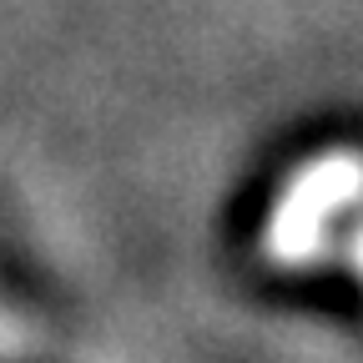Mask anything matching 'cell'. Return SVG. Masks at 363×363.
Returning <instances> with one entry per match:
<instances>
[{
  "mask_svg": "<svg viewBox=\"0 0 363 363\" xmlns=\"http://www.w3.org/2000/svg\"><path fill=\"white\" fill-rule=\"evenodd\" d=\"M358 267H363V233H358Z\"/></svg>",
  "mask_w": 363,
  "mask_h": 363,
  "instance_id": "7a4b0ae2",
  "label": "cell"
},
{
  "mask_svg": "<svg viewBox=\"0 0 363 363\" xmlns=\"http://www.w3.org/2000/svg\"><path fill=\"white\" fill-rule=\"evenodd\" d=\"M358 187H363V167H358L353 157H333V162H323V167H313V172L298 182V192H293V202L283 207V217H278V247H283L288 257L313 252V242H318V233H323L328 212H338Z\"/></svg>",
  "mask_w": 363,
  "mask_h": 363,
  "instance_id": "6da1fadb",
  "label": "cell"
}]
</instances>
